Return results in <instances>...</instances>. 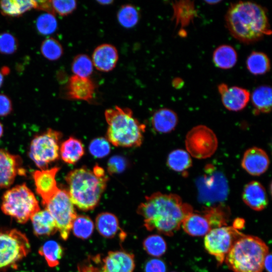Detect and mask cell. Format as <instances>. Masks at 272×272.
<instances>
[{
  "instance_id": "obj_1",
  "label": "cell",
  "mask_w": 272,
  "mask_h": 272,
  "mask_svg": "<svg viewBox=\"0 0 272 272\" xmlns=\"http://www.w3.org/2000/svg\"><path fill=\"white\" fill-rule=\"evenodd\" d=\"M137 212L143 218L147 230L171 236L193 212V209L177 194L157 192L146 196Z\"/></svg>"
},
{
  "instance_id": "obj_2",
  "label": "cell",
  "mask_w": 272,
  "mask_h": 272,
  "mask_svg": "<svg viewBox=\"0 0 272 272\" xmlns=\"http://www.w3.org/2000/svg\"><path fill=\"white\" fill-rule=\"evenodd\" d=\"M225 23L231 35L246 44L271 33L266 9L252 2L232 4L225 15Z\"/></svg>"
},
{
  "instance_id": "obj_3",
  "label": "cell",
  "mask_w": 272,
  "mask_h": 272,
  "mask_svg": "<svg viewBox=\"0 0 272 272\" xmlns=\"http://www.w3.org/2000/svg\"><path fill=\"white\" fill-rule=\"evenodd\" d=\"M65 179L72 202L83 211L92 210L97 206L108 181L104 170L98 165L92 170L82 167L72 170Z\"/></svg>"
},
{
  "instance_id": "obj_4",
  "label": "cell",
  "mask_w": 272,
  "mask_h": 272,
  "mask_svg": "<svg viewBox=\"0 0 272 272\" xmlns=\"http://www.w3.org/2000/svg\"><path fill=\"white\" fill-rule=\"evenodd\" d=\"M105 118L108 124L106 139L116 147H139L143 141L146 126L133 116L131 109L116 106L106 109Z\"/></svg>"
},
{
  "instance_id": "obj_5",
  "label": "cell",
  "mask_w": 272,
  "mask_h": 272,
  "mask_svg": "<svg viewBox=\"0 0 272 272\" xmlns=\"http://www.w3.org/2000/svg\"><path fill=\"white\" fill-rule=\"evenodd\" d=\"M268 247L260 238L243 235L234 243L224 261L234 272H262Z\"/></svg>"
},
{
  "instance_id": "obj_6",
  "label": "cell",
  "mask_w": 272,
  "mask_h": 272,
  "mask_svg": "<svg viewBox=\"0 0 272 272\" xmlns=\"http://www.w3.org/2000/svg\"><path fill=\"white\" fill-rule=\"evenodd\" d=\"M2 212L21 224L26 223L40 210L38 200L25 183L7 190L3 194Z\"/></svg>"
},
{
  "instance_id": "obj_7",
  "label": "cell",
  "mask_w": 272,
  "mask_h": 272,
  "mask_svg": "<svg viewBox=\"0 0 272 272\" xmlns=\"http://www.w3.org/2000/svg\"><path fill=\"white\" fill-rule=\"evenodd\" d=\"M30 251L26 235L20 231L0 229V272L17 268Z\"/></svg>"
},
{
  "instance_id": "obj_8",
  "label": "cell",
  "mask_w": 272,
  "mask_h": 272,
  "mask_svg": "<svg viewBox=\"0 0 272 272\" xmlns=\"http://www.w3.org/2000/svg\"><path fill=\"white\" fill-rule=\"evenodd\" d=\"M198 197L206 208L223 204L228 194V185L224 175L211 164L204 169V174L197 180Z\"/></svg>"
},
{
  "instance_id": "obj_9",
  "label": "cell",
  "mask_w": 272,
  "mask_h": 272,
  "mask_svg": "<svg viewBox=\"0 0 272 272\" xmlns=\"http://www.w3.org/2000/svg\"><path fill=\"white\" fill-rule=\"evenodd\" d=\"M61 137V132L49 128L32 140L29 157L40 170L47 169L50 163L59 158Z\"/></svg>"
},
{
  "instance_id": "obj_10",
  "label": "cell",
  "mask_w": 272,
  "mask_h": 272,
  "mask_svg": "<svg viewBox=\"0 0 272 272\" xmlns=\"http://www.w3.org/2000/svg\"><path fill=\"white\" fill-rule=\"evenodd\" d=\"M44 206L54 218L61 238L66 240L77 216L67 191L59 189Z\"/></svg>"
},
{
  "instance_id": "obj_11",
  "label": "cell",
  "mask_w": 272,
  "mask_h": 272,
  "mask_svg": "<svg viewBox=\"0 0 272 272\" xmlns=\"http://www.w3.org/2000/svg\"><path fill=\"white\" fill-rule=\"evenodd\" d=\"M185 144L188 154L198 159L212 156L218 146L214 132L204 125H198L191 129L186 134Z\"/></svg>"
},
{
  "instance_id": "obj_12",
  "label": "cell",
  "mask_w": 272,
  "mask_h": 272,
  "mask_svg": "<svg viewBox=\"0 0 272 272\" xmlns=\"http://www.w3.org/2000/svg\"><path fill=\"white\" fill-rule=\"evenodd\" d=\"M244 234L232 226H223L211 230L205 236L204 245L208 252L221 264L235 242Z\"/></svg>"
},
{
  "instance_id": "obj_13",
  "label": "cell",
  "mask_w": 272,
  "mask_h": 272,
  "mask_svg": "<svg viewBox=\"0 0 272 272\" xmlns=\"http://www.w3.org/2000/svg\"><path fill=\"white\" fill-rule=\"evenodd\" d=\"M59 168L57 167L50 169L36 170L33 173V178L36 192L42 200V204L45 205L58 192L55 176Z\"/></svg>"
},
{
  "instance_id": "obj_14",
  "label": "cell",
  "mask_w": 272,
  "mask_h": 272,
  "mask_svg": "<svg viewBox=\"0 0 272 272\" xmlns=\"http://www.w3.org/2000/svg\"><path fill=\"white\" fill-rule=\"evenodd\" d=\"M20 157L0 149V189L11 185L18 174L25 173Z\"/></svg>"
},
{
  "instance_id": "obj_15",
  "label": "cell",
  "mask_w": 272,
  "mask_h": 272,
  "mask_svg": "<svg viewBox=\"0 0 272 272\" xmlns=\"http://www.w3.org/2000/svg\"><path fill=\"white\" fill-rule=\"evenodd\" d=\"M218 90L221 96L223 105L229 110L238 111L244 109L248 103L250 94L243 88L229 87L222 83L218 86Z\"/></svg>"
},
{
  "instance_id": "obj_16",
  "label": "cell",
  "mask_w": 272,
  "mask_h": 272,
  "mask_svg": "<svg viewBox=\"0 0 272 272\" xmlns=\"http://www.w3.org/2000/svg\"><path fill=\"white\" fill-rule=\"evenodd\" d=\"M269 159L262 149L254 147L247 150L241 161L242 168L249 174L259 176L268 169Z\"/></svg>"
},
{
  "instance_id": "obj_17",
  "label": "cell",
  "mask_w": 272,
  "mask_h": 272,
  "mask_svg": "<svg viewBox=\"0 0 272 272\" xmlns=\"http://www.w3.org/2000/svg\"><path fill=\"white\" fill-rule=\"evenodd\" d=\"M103 267L106 272H133V254L124 250L109 251L102 258Z\"/></svg>"
},
{
  "instance_id": "obj_18",
  "label": "cell",
  "mask_w": 272,
  "mask_h": 272,
  "mask_svg": "<svg viewBox=\"0 0 272 272\" xmlns=\"http://www.w3.org/2000/svg\"><path fill=\"white\" fill-rule=\"evenodd\" d=\"M95 85L89 78L72 76L66 86L67 96L73 100L90 101L94 97Z\"/></svg>"
},
{
  "instance_id": "obj_19",
  "label": "cell",
  "mask_w": 272,
  "mask_h": 272,
  "mask_svg": "<svg viewBox=\"0 0 272 272\" xmlns=\"http://www.w3.org/2000/svg\"><path fill=\"white\" fill-rule=\"evenodd\" d=\"M118 59V51L110 44H102L97 46L92 54V60L97 70L103 72L112 71Z\"/></svg>"
},
{
  "instance_id": "obj_20",
  "label": "cell",
  "mask_w": 272,
  "mask_h": 272,
  "mask_svg": "<svg viewBox=\"0 0 272 272\" xmlns=\"http://www.w3.org/2000/svg\"><path fill=\"white\" fill-rule=\"evenodd\" d=\"M244 202L253 210H264L268 203V199L264 187L259 182L252 181L244 187L242 194Z\"/></svg>"
},
{
  "instance_id": "obj_21",
  "label": "cell",
  "mask_w": 272,
  "mask_h": 272,
  "mask_svg": "<svg viewBox=\"0 0 272 272\" xmlns=\"http://www.w3.org/2000/svg\"><path fill=\"white\" fill-rule=\"evenodd\" d=\"M30 219L34 233L37 236H49L57 231L54 218L46 209L39 210Z\"/></svg>"
},
{
  "instance_id": "obj_22",
  "label": "cell",
  "mask_w": 272,
  "mask_h": 272,
  "mask_svg": "<svg viewBox=\"0 0 272 272\" xmlns=\"http://www.w3.org/2000/svg\"><path fill=\"white\" fill-rule=\"evenodd\" d=\"M178 116L172 110L161 108L153 115L151 123L154 129L162 133H169L174 129L178 123Z\"/></svg>"
},
{
  "instance_id": "obj_23",
  "label": "cell",
  "mask_w": 272,
  "mask_h": 272,
  "mask_svg": "<svg viewBox=\"0 0 272 272\" xmlns=\"http://www.w3.org/2000/svg\"><path fill=\"white\" fill-rule=\"evenodd\" d=\"M95 227L98 233L106 238H114L121 231L117 217L109 212H103L96 216Z\"/></svg>"
},
{
  "instance_id": "obj_24",
  "label": "cell",
  "mask_w": 272,
  "mask_h": 272,
  "mask_svg": "<svg viewBox=\"0 0 272 272\" xmlns=\"http://www.w3.org/2000/svg\"><path fill=\"white\" fill-rule=\"evenodd\" d=\"M181 226L187 234L192 236H205L211 230L203 214L193 212L183 220Z\"/></svg>"
},
{
  "instance_id": "obj_25",
  "label": "cell",
  "mask_w": 272,
  "mask_h": 272,
  "mask_svg": "<svg viewBox=\"0 0 272 272\" xmlns=\"http://www.w3.org/2000/svg\"><path fill=\"white\" fill-rule=\"evenodd\" d=\"M85 149L82 142L73 137H70L61 144L59 155L66 163L74 164L84 155Z\"/></svg>"
},
{
  "instance_id": "obj_26",
  "label": "cell",
  "mask_w": 272,
  "mask_h": 272,
  "mask_svg": "<svg viewBox=\"0 0 272 272\" xmlns=\"http://www.w3.org/2000/svg\"><path fill=\"white\" fill-rule=\"evenodd\" d=\"M271 88L267 85L257 87L251 95V101L256 114L267 113L271 109Z\"/></svg>"
},
{
  "instance_id": "obj_27",
  "label": "cell",
  "mask_w": 272,
  "mask_h": 272,
  "mask_svg": "<svg viewBox=\"0 0 272 272\" xmlns=\"http://www.w3.org/2000/svg\"><path fill=\"white\" fill-rule=\"evenodd\" d=\"M237 54L235 49L229 45H221L214 50L213 61L220 69H229L236 63Z\"/></svg>"
},
{
  "instance_id": "obj_28",
  "label": "cell",
  "mask_w": 272,
  "mask_h": 272,
  "mask_svg": "<svg viewBox=\"0 0 272 272\" xmlns=\"http://www.w3.org/2000/svg\"><path fill=\"white\" fill-rule=\"evenodd\" d=\"M32 8H35V1L4 0L0 1V10L3 15L19 17Z\"/></svg>"
},
{
  "instance_id": "obj_29",
  "label": "cell",
  "mask_w": 272,
  "mask_h": 272,
  "mask_svg": "<svg viewBox=\"0 0 272 272\" xmlns=\"http://www.w3.org/2000/svg\"><path fill=\"white\" fill-rule=\"evenodd\" d=\"M246 66L248 71L252 74L263 75L270 70V60L263 52L252 51L247 57Z\"/></svg>"
},
{
  "instance_id": "obj_30",
  "label": "cell",
  "mask_w": 272,
  "mask_h": 272,
  "mask_svg": "<svg viewBox=\"0 0 272 272\" xmlns=\"http://www.w3.org/2000/svg\"><path fill=\"white\" fill-rule=\"evenodd\" d=\"M229 211L228 208L223 204L206 208L203 214L207 218L211 230L227 226Z\"/></svg>"
},
{
  "instance_id": "obj_31",
  "label": "cell",
  "mask_w": 272,
  "mask_h": 272,
  "mask_svg": "<svg viewBox=\"0 0 272 272\" xmlns=\"http://www.w3.org/2000/svg\"><path fill=\"white\" fill-rule=\"evenodd\" d=\"M38 252L50 267H54L59 264L63 255V249L56 241L48 240L40 247Z\"/></svg>"
},
{
  "instance_id": "obj_32",
  "label": "cell",
  "mask_w": 272,
  "mask_h": 272,
  "mask_svg": "<svg viewBox=\"0 0 272 272\" xmlns=\"http://www.w3.org/2000/svg\"><path fill=\"white\" fill-rule=\"evenodd\" d=\"M168 166L178 172H184L192 166V160L188 153L182 149H176L168 155Z\"/></svg>"
},
{
  "instance_id": "obj_33",
  "label": "cell",
  "mask_w": 272,
  "mask_h": 272,
  "mask_svg": "<svg viewBox=\"0 0 272 272\" xmlns=\"http://www.w3.org/2000/svg\"><path fill=\"white\" fill-rule=\"evenodd\" d=\"M173 8L176 24L179 23L182 27L187 25L195 15L194 5L191 1L175 2Z\"/></svg>"
},
{
  "instance_id": "obj_34",
  "label": "cell",
  "mask_w": 272,
  "mask_h": 272,
  "mask_svg": "<svg viewBox=\"0 0 272 272\" xmlns=\"http://www.w3.org/2000/svg\"><path fill=\"white\" fill-rule=\"evenodd\" d=\"M94 226L93 221L89 217L77 215L73 222L71 230L76 237L87 239L92 235Z\"/></svg>"
},
{
  "instance_id": "obj_35",
  "label": "cell",
  "mask_w": 272,
  "mask_h": 272,
  "mask_svg": "<svg viewBox=\"0 0 272 272\" xmlns=\"http://www.w3.org/2000/svg\"><path fill=\"white\" fill-rule=\"evenodd\" d=\"M143 246L147 254L158 257L163 255L167 250V244L164 239L158 234L151 235L143 241Z\"/></svg>"
},
{
  "instance_id": "obj_36",
  "label": "cell",
  "mask_w": 272,
  "mask_h": 272,
  "mask_svg": "<svg viewBox=\"0 0 272 272\" xmlns=\"http://www.w3.org/2000/svg\"><path fill=\"white\" fill-rule=\"evenodd\" d=\"M117 20L123 27L131 28L138 23L140 15L137 9L131 5H124L119 10L117 15Z\"/></svg>"
},
{
  "instance_id": "obj_37",
  "label": "cell",
  "mask_w": 272,
  "mask_h": 272,
  "mask_svg": "<svg viewBox=\"0 0 272 272\" xmlns=\"http://www.w3.org/2000/svg\"><path fill=\"white\" fill-rule=\"evenodd\" d=\"M92 59L85 54L76 56L72 63V71L74 75L84 78H89L93 71Z\"/></svg>"
},
{
  "instance_id": "obj_38",
  "label": "cell",
  "mask_w": 272,
  "mask_h": 272,
  "mask_svg": "<svg viewBox=\"0 0 272 272\" xmlns=\"http://www.w3.org/2000/svg\"><path fill=\"white\" fill-rule=\"evenodd\" d=\"M40 50L42 55L51 61L58 60L63 53L61 44L53 37L47 38L42 41Z\"/></svg>"
},
{
  "instance_id": "obj_39",
  "label": "cell",
  "mask_w": 272,
  "mask_h": 272,
  "mask_svg": "<svg viewBox=\"0 0 272 272\" xmlns=\"http://www.w3.org/2000/svg\"><path fill=\"white\" fill-rule=\"evenodd\" d=\"M36 27L38 32L43 35H48L54 33L57 28V22L54 15L44 13L37 19Z\"/></svg>"
},
{
  "instance_id": "obj_40",
  "label": "cell",
  "mask_w": 272,
  "mask_h": 272,
  "mask_svg": "<svg viewBox=\"0 0 272 272\" xmlns=\"http://www.w3.org/2000/svg\"><path fill=\"white\" fill-rule=\"evenodd\" d=\"M89 150L90 154L96 158H103L107 156L110 151V143L106 138H97L90 143Z\"/></svg>"
},
{
  "instance_id": "obj_41",
  "label": "cell",
  "mask_w": 272,
  "mask_h": 272,
  "mask_svg": "<svg viewBox=\"0 0 272 272\" xmlns=\"http://www.w3.org/2000/svg\"><path fill=\"white\" fill-rule=\"evenodd\" d=\"M79 272H106L102 264V258L100 254L90 256L78 266Z\"/></svg>"
},
{
  "instance_id": "obj_42",
  "label": "cell",
  "mask_w": 272,
  "mask_h": 272,
  "mask_svg": "<svg viewBox=\"0 0 272 272\" xmlns=\"http://www.w3.org/2000/svg\"><path fill=\"white\" fill-rule=\"evenodd\" d=\"M18 48V41L13 34L8 32L0 34V53L11 54Z\"/></svg>"
},
{
  "instance_id": "obj_43",
  "label": "cell",
  "mask_w": 272,
  "mask_h": 272,
  "mask_svg": "<svg viewBox=\"0 0 272 272\" xmlns=\"http://www.w3.org/2000/svg\"><path fill=\"white\" fill-rule=\"evenodd\" d=\"M54 13L61 16H66L73 13L77 8V4L74 0L51 1Z\"/></svg>"
},
{
  "instance_id": "obj_44",
  "label": "cell",
  "mask_w": 272,
  "mask_h": 272,
  "mask_svg": "<svg viewBox=\"0 0 272 272\" xmlns=\"http://www.w3.org/2000/svg\"><path fill=\"white\" fill-rule=\"evenodd\" d=\"M126 161L120 156H114L108 160L107 170L110 174L122 172L126 168Z\"/></svg>"
},
{
  "instance_id": "obj_45",
  "label": "cell",
  "mask_w": 272,
  "mask_h": 272,
  "mask_svg": "<svg viewBox=\"0 0 272 272\" xmlns=\"http://www.w3.org/2000/svg\"><path fill=\"white\" fill-rule=\"evenodd\" d=\"M166 265L159 258H152L148 260L144 266V272H166Z\"/></svg>"
},
{
  "instance_id": "obj_46",
  "label": "cell",
  "mask_w": 272,
  "mask_h": 272,
  "mask_svg": "<svg viewBox=\"0 0 272 272\" xmlns=\"http://www.w3.org/2000/svg\"><path fill=\"white\" fill-rule=\"evenodd\" d=\"M12 110V103L10 98L4 94H0V116H7Z\"/></svg>"
},
{
  "instance_id": "obj_47",
  "label": "cell",
  "mask_w": 272,
  "mask_h": 272,
  "mask_svg": "<svg viewBox=\"0 0 272 272\" xmlns=\"http://www.w3.org/2000/svg\"><path fill=\"white\" fill-rule=\"evenodd\" d=\"M35 9L54 15L51 1H35Z\"/></svg>"
},
{
  "instance_id": "obj_48",
  "label": "cell",
  "mask_w": 272,
  "mask_h": 272,
  "mask_svg": "<svg viewBox=\"0 0 272 272\" xmlns=\"http://www.w3.org/2000/svg\"><path fill=\"white\" fill-rule=\"evenodd\" d=\"M263 268L267 272H271V255L268 253L263 261Z\"/></svg>"
},
{
  "instance_id": "obj_49",
  "label": "cell",
  "mask_w": 272,
  "mask_h": 272,
  "mask_svg": "<svg viewBox=\"0 0 272 272\" xmlns=\"http://www.w3.org/2000/svg\"><path fill=\"white\" fill-rule=\"evenodd\" d=\"M245 224V221L243 219L238 218L234 220L233 223V227L238 230L239 229H242Z\"/></svg>"
},
{
  "instance_id": "obj_50",
  "label": "cell",
  "mask_w": 272,
  "mask_h": 272,
  "mask_svg": "<svg viewBox=\"0 0 272 272\" xmlns=\"http://www.w3.org/2000/svg\"><path fill=\"white\" fill-rule=\"evenodd\" d=\"M183 82L182 80H180L179 78L175 79L173 81V85L175 87H180V85H182Z\"/></svg>"
},
{
  "instance_id": "obj_51",
  "label": "cell",
  "mask_w": 272,
  "mask_h": 272,
  "mask_svg": "<svg viewBox=\"0 0 272 272\" xmlns=\"http://www.w3.org/2000/svg\"><path fill=\"white\" fill-rule=\"evenodd\" d=\"M97 2L99 4H101V5H107L111 4L113 3V1H109V0L97 1Z\"/></svg>"
},
{
  "instance_id": "obj_52",
  "label": "cell",
  "mask_w": 272,
  "mask_h": 272,
  "mask_svg": "<svg viewBox=\"0 0 272 272\" xmlns=\"http://www.w3.org/2000/svg\"><path fill=\"white\" fill-rule=\"evenodd\" d=\"M208 4H209V5H215V4H217L219 3H220L221 1H205Z\"/></svg>"
},
{
  "instance_id": "obj_53",
  "label": "cell",
  "mask_w": 272,
  "mask_h": 272,
  "mask_svg": "<svg viewBox=\"0 0 272 272\" xmlns=\"http://www.w3.org/2000/svg\"><path fill=\"white\" fill-rule=\"evenodd\" d=\"M4 83V76L3 73L0 72V88L2 86Z\"/></svg>"
},
{
  "instance_id": "obj_54",
  "label": "cell",
  "mask_w": 272,
  "mask_h": 272,
  "mask_svg": "<svg viewBox=\"0 0 272 272\" xmlns=\"http://www.w3.org/2000/svg\"><path fill=\"white\" fill-rule=\"evenodd\" d=\"M3 132H4L3 126V125L2 124V123L0 122V138L3 135Z\"/></svg>"
},
{
  "instance_id": "obj_55",
  "label": "cell",
  "mask_w": 272,
  "mask_h": 272,
  "mask_svg": "<svg viewBox=\"0 0 272 272\" xmlns=\"http://www.w3.org/2000/svg\"><path fill=\"white\" fill-rule=\"evenodd\" d=\"M17 272H29V271H26V270H21V271H17Z\"/></svg>"
}]
</instances>
